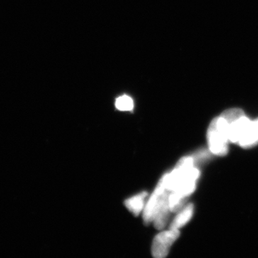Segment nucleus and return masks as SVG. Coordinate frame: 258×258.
<instances>
[{"label": "nucleus", "mask_w": 258, "mask_h": 258, "mask_svg": "<svg viewBox=\"0 0 258 258\" xmlns=\"http://www.w3.org/2000/svg\"><path fill=\"white\" fill-rule=\"evenodd\" d=\"M179 230L170 229L168 231L161 232L154 238L153 242L152 252L154 257H165L169 253L171 245L179 237Z\"/></svg>", "instance_id": "3"}, {"label": "nucleus", "mask_w": 258, "mask_h": 258, "mask_svg": "<svg viewBox=\"0 0 258 258\" xmlns=\"http://www.w3.org/2000/svg\"><path fill=\"white\" fill-rule=\"evenodd\" d=\"M193 212L194 205L192 204H189L176 217L171 225L170 229L179 230L180 227H183L185 224L189 221L190 219L192 217Z\"/></svg>", "instance_id": "7"}, {"label": "nucleus", "mask_w": 258, "mask_h": 258, "mask_svg": "<svg viewBox=\"0 0 258 258\" xmlns=\"http://www.w3.org/2000/svg\"><path fill=\"white\" fill-rule=\"evenodd\" d=\"M250 122V120H249L245 115H243L234 121L227 123L229 140L232 143L238 144Z\"/></svg>", "instance_id": "4"}, {"label": "nucleus", "mask_w": 258, "mask_h": 258, "mask_svg": "<svg viewBox=\"0 0 258 258\" xmlns=\"http://www.w3.org/2000/svg\"><path fill=\"white\" fill-rule=\"evenodd\" d=\"M169 191L166 189L164 179L161 178L144 210V220L146 224L154 221L163 205H169Z\"/></svg>", "instance_id": "2"}, {"label": "nucleus", "mask_w": 258, "mask_h": 258, "mask_svg": "<svg viewBox=\"0 0 258 258\" xmlns=\"http://www.w3.org/2000/svg\"><path fill=\"white\" fill-rule=\"evenodd\" d=\"M115 107L120 111H132L134 108V101L131 97L122 96L115 101Z\"/></svg>", "instance_id": "8"}, {"label": "nucleus", "mask_w": 258, "mask_h": 258, "mask_svg": "<svg viewBox=\"0 0 258 258\" xmlns=\"http://www.w3.org/2000/svg\"><path fill=\"white\" fill-rule=\"evenodd\" d=\"M209 147L214 154L225 156L228 152V124L222 116L212 120L208 132Z\"/></svg>", "instance_id": "1"}, {"label": "nucleus", "mask_w": 258, "mask_h": 258, "mask_svg": "<svg viewBox=\"0 0 258 258\" xmlns=\"http://www.w3.org/2000/svg\"><path fill=\"white\" fill-rule=\"evenodd\" d=\"M238 144L243 148H251L258 144V119L250 122Z\"/></svg>", "instance_id": "5"}, {"label": "nucleus", "mask_w": 258, "mask_h": 258, "mask_svg": "<svg viewBox=\"0 0 258 258\" xmlns=\"http://www.w3.org/2000/svg\"><path fill=\"white\" fill-rule=\"evenodd\" d=\"M147 195V192L143 191V192L139 194L133 198L125 200V206L134 215L137 216L144 209V200H145Z\"/></svg>", "instance_id": "6"}]
</instances>
